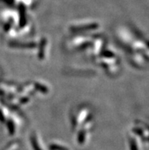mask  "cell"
<instances>
[{"instance_id":"obj_1","label":"cell","mask_w":149,"mask_h":150,"mask_svg":"<svg viewBox=\"0 0 149 150\" xmlns=\"http://www.w3.org/2000/svg\"><path fill=\"white\" fill-rule=\"evenodd\" d=\"M98 27L97 24H91V25H81V26L72 27V30H93V29L97 28Z\"/></svg>"},{"instance_id":"obj_5","label":"cell","mask_w":149,"mask_h":150,"mask_svg":"<svg viewBox=\"0 0 149 150\" xmlns=\"http://www.w3.org/2000/svg\"><path fill=\"white\" fill-rule=\"evenodd\" d=\"M31 143H32L33 148H34V150H42L39 147V146H38V143L37 142L36 138L34 137H32V138H31Z\"/></svg>"},{"instance_id":"obj_2","label":"cell","mask_w":149,"mask_h":150,"mask_svg":"<svg viewBox=\"0 0 149 150\" xmlns=\"http://www.w3.org/2000/svg\"><path fill=\"white\" fill-rule=\"evenodd\" d=\"M14 47H23V48H34L36 44L34 43H30V44H18V43H15V44H11Z\"/></svg>"},{"instance_id":"obj_4","label":"cell","mask_w":149,"mask_h":150,"mask_svg":"<svg viewBox=\"0 0 149 150\" xmlns=\"http://www.w3.org/2000/svg\"><path fill=\"white\" fill-rule=\"evenodd\" d=\"M49 149L50 150H68V149L66 147L61 146H58L56 144H52L49 146Z\"/></svg>"},{"instance_id":"obj_10","label":"cell","mask_w":149,"mask_h":150,"mask_svg":"<svg viewBox=\"0 0 149 150\" xmlns=\"http://www.w3.org/2000/svg\"><path fill=\"white\" fill-rule=\"evenodd\" d=\"M0 120L1 121H4V115L2 114V113L0 111Z\"/></svg>"},{"instance_id":"obj_8","label":"cell","mask_w":149,"mask_h":150,"mask_svg":"<svg viewBox=\"0 0 149 150\" xmlns=\"http://www.w3.org/2000/svg\"><path fill=\"white\" fill-rule=\"evenodd\" d=\"M8 127L9 133H11V134H13L14 131H15V127H14V124H12V122H8Z\"/></svg>"},{"instance_id":"obj_9","label":"cell","mask_w":149,"mask_h":150,"mask_svg":"<svg viewBox=\"0 0 149 150\" xmlns=\"http://www.w3.org/2000/svg\"><path fill=\"white\" fill-rule=\"evenodd\" d=\"M35 87H36L37 89L40 90V91H43V92H47V88L46 87H44V86L40 85V84L36 83V85H35Z\"/></svg>"},{"instance_id":"obj_7","label":"cell","mask_w":149,"mask_h":150,"mask_svg":"<svg viewBox=\"0 0 149 150\" xmlns=\"http://www.w3.org/2000/svg\"><path fill=\"white\" fill-rule=\"evenodd\" d=\"M129 143H130V149L131 150H138V146H137L136 141H135L134 139H130V141H129Z\"/></svg>"},{"instance_id":"obj_6","label":"cell","mask_w":149,"mask_h":150,"mask_svg":"<svg viewBox=\"0 0 149 150\" xmlns=\"http://www.w3.org/2000/svg\"><path fill=\"white\" fill-rule=\"evenodd\" d=\"M85 131H81L78 136V142L79 143H83L85 142Z\"/></svg>"},{"instance_id":"obj_3","label":"cell","mask_w":149,"mask_h":150,"mask_svg":"<svg viewBox=\"0 0 149 150\" xmlns=\"http://www.w3.org/2000/svg\"><path fill=\"white\" fill-rule=\"evenodd\" d=\"M25 8L24 6H21L20 8V16H21V25H24L25 23Z\"/></svg>"}]
</instances>
